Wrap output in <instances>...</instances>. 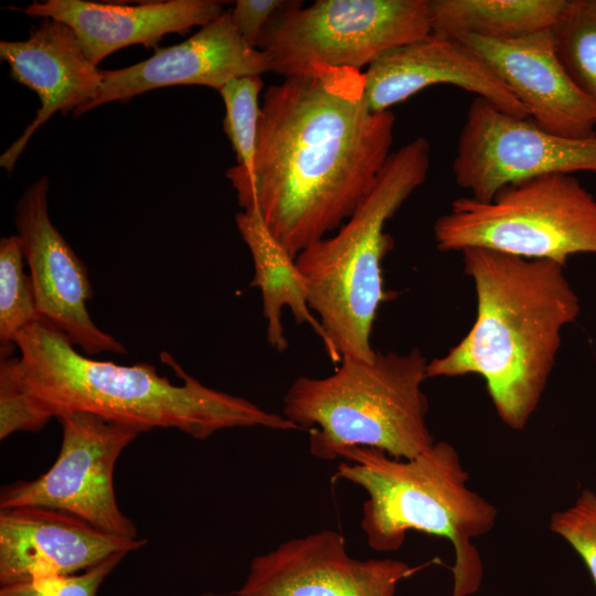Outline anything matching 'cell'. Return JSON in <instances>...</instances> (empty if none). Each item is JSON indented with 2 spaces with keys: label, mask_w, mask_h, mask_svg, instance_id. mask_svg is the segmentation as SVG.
<instances>
[{
  "label": "cell",
  "mask_w": 596,
  "mask_h": 596,
  "mask_svg": "<svg viewBox=\"0 0 596 596\" xmlns=\"http://www.w3.org/2000/svg\"><path fill=\"white\" fill-rule=\"evenodd\" d=\"M337 477L363 488L361 528L377 552L402 547L409 531L446 539L455 562L453 596L476 594L483 564L473 540L496 525L498 510L469 486L458 450L438 440L409 459H397L370 447H345L337 453Z\"/></svg>",
  "instance_id": "277c9868"
},
{
  "label": "cell",
  "mask_w": 596,
  "mask_h": 596,
  "mask_svg": "<svg viewBox=\"0 0 596 596\" xmlns=\"http://www.w3.org/2000/svg\"><path fill=\"white\" fill-rule=\"evenodd\" d=\"M235 221L253 257L251 286L260 290L270 345L280 352L288 347L281 323L284 308L290 309L297 323H308L322 340L320 322L311 312L306 280L295 258L270 233L257 210H244Z\"/></svg>",
  "instance_id": "d6986e66"
},
{
  "label": "cell",
  "mask_w": 596,
  "mask_h": 596,
  "mask_svg": "<svg viewBox=\"0 0 596 596\" xmlns=\"http://www.w3.org/2000/svg\"><path fill=\"white\" fill-rule=\"evenodd\" d=\"M567 0H428L432 33L493 40L552 29Z\"/></svg>",
  "instance_id": "ffe728a7"
},
{
  "label": "cell",
  "mask_w": 596,
  "mask_h": 596,
  "mask_svg": "<svg viewBox=\"0 0 596 596\" xmlns=\"http://www.w3.org/2000/svg\"><path fill=\"white\" fill-rule=\"evenodd\" d=\"M125 555L115 554L81 574L42 576L3 585L0 596H96L104 579Z\"/></svg>",
  "instance_id": "d4e9b609"
},
{
  "label": "cell",
  "mask_w": 596,
  "mask_h": 596,
  "mask_svg": "<svg viewBox=\"0 0 596 596\" xmlns=\"http://www.w3.org/2000/svg\"><path fill=\"white\" fill-rule=\"evenodd\" d=\"M455 38L489 64L540 127L567 138L596 135V104L567 74L552 29L507 40Z\"/></svg>",
  "instance_id": "5bb4252c"
},
{
  "label": "cell",
  "mask_w": 596,
  "mask_h": 596,
  "mask_svg": "<svg viewBox=\"0 0 596 596\" xmlns=\"http://www.w3.org/2000/svg\"><path fill=\"white\" fill-rule=\"evenodd\" d=\"M395 116L372 111L360 70L312 65L263 95L253 179L234 184L296 258L337 231L391 155Z\"/></svg>",
  "instance_id": "6da1fadb"
},
{
  "label": "cell",
  "mask_w": 596,
  "mask_h": 596,
  "mask_svg": "<svg viewBox=\"0 0 596 596\" xmlns=\"http://www.w3.org/2000/svg\"><path fill=\"white\" fill-rule=\"evenodd\" d=\"M574 172L596 174V135L562 137L480 97L470 104L456 145L453 173L457 185L471 198L489 201L507 185Z\"/></svg>",
  "instance_id": "30bf717a"
},
{
  "label": "cell",
  "mask_w": 596,
  "mask_h": 596,
  "mask_svg": "<svg viewBox=\"0 0 596 596\" xmlns=\"http://www.w3.org/2000/svg\"><path fill=\"white\" fill-rule=\"evenodd\" d=\"M365 98L383 113L433 85H453L520 118L528 113L489 64L455 36L429 35L394 47L364 72Z\"/></svg>",
  "instance_id": "2e32d148"
},
{
  "label": "cell",
  "mask_w": 596,
  "mask_h": 596,
  "mask_svg": "<svg viewBox=\"0 0 596 596\" xmlns=\"http://www.w3.org/2000/svg\"><path fill=\"white\" fill-rule=\"evenodd\" d=\"M297 3L287 0H237L232 17L243 40L257 49L270 22Z\"/></svg>",
  "instance_id": "484cf974"
},
{
  "label": "cell",
  "mask_w": 596,
  "mask_h": 596,
  "mask_svg": "<svg viewBox=\"0 0 596 596\" xmlns=\"http://www.w3.org/2000/svg\"><path fill=\"white\" fill-rule=\"evenodd\" d=\"M429 166L430 145L424 137L391 152L371 191L338 232L295 258L333 362L372 360L375 354L372 327L387 298L381 263L393 246L384 226L424 183Z\"/></svg>",
  "instance_id": "5b68a950"
},
{
  "label": "cell",
  "mask_w": 596,
  "mask_h": 596,
  "mask_svg": "<svg viewBox=\"0 0 596 596\" xmlns=\"http://www.w3.org/2000/svg\"><path fill=\"white\" fill-rule=\"evenodd\" d=\"M24 253L20 237L0 241V353L11 356L14 339L25 327L41 318L30 276L24 273Z\"/></svg>",
  "instance_id": "603a6c76"
},
{
  "label": "cell",
  "mask_w": 596,
  "mask_h": 596,
  "mask_svg": "<svg viewBox=\"0 0 596 596\" xmlns=\"http://www.w3.org/2000/svg\"><path fill=\"white\" fill-rule=\"evenodd\" d=\"M413 573L393 558L356 560L329 529L290 539L253 558L236 596H394Z\"/></svg>",
  "instance_id": "7c38bea8"
},
{
  "label": "cell",
  "mask_w": 596,
  "mask_h": 596,
  "mask_svg": "<svg viewBox=\"0 0 596 596\" xmlns=\"http://www.w3.org/2000/svg\"><path fill=\"white\" fill-rule=\"evenodd\" d=\"M23 12L68 25L94 64L132 44L155 46L166 34L183 33L220 17L213 0H169L141 4H115L84 0L33 2Z\"/></svg>",
  "instance_id": "ac0fdd59"
},
{
  "label": "cell",
  "mask_w": 596,
  "mask_h": 596,
  "mask_svg": "<svg viewBox=\"0 0 596 596\" xmlns=\"http://www.w3.org/2000/svg\"><path fill=\"white\" fill-rule=\"evenodd\" d=\"M550 530L581 557L596 588V492L584 489L571 507L553 512Z\"/></svg>",
  "instance_id": "cb8c5ba5"
},
{
  "label": "cell",
  "mask_w": 596,
  "mask_h": 596,
  "mask_svg": "<svg viewBox=\"0 0 596 596\" xmlns=\"http://www.w3.org/2000/svg\"><path fill=\"white\" fill-rule=\"evenodd\" d=\"M260 75L231 79L220 91L225 106L224 132L236 156V166L225 175L232 185L253 179L260 118Z\"/></svg>",
  "instance_id": "44dd1931"
},
{
  "label": "cell",
  "mask_w": 596,
  "mask_h": 596,
  "mask_svg": "<svg viewBox=\"0 0 596 596\" xmlns=\"http://www.w3.org/2000/svg\"><path fill=\"white\" fill-rule=\"evenodd\" d=\"M46 177L29 185L18 200L14 225L30 269L38 311L87 355L127 353L92 320L86 304L94 296L88 272L49 214Z\"/></svg>",
  "instance_id": "8fae6325"
},
{
  "label": "cell",
  "mask_w": 596,
  "mask_h": 596,
  "mask_svg": "<svg viewBox=\"0 0 596 596\" xmlns=\"http://www.w3.org/2000/svg\"><path fill=\"white\" fill-rule=\"evenodd\" d=\"M461 255L476 319L459 343L428 361L427 377L481 376L500 421L522 430L545 392L562 331L579 316V298L557 262L478 247Z\"/></svg>",
  "instance_id": "3957f363"
},
{
  "label": "cell",
  "mask_w": 596,
  "mask_h": 596,
  "mask_svg": "<svg viewBox=\"0 0 596 596\" xmlns=\"http://www.w3.org/2000/svg\"><path fill=\"white\" fill-rule=\"evenodd\" d=\"M552 33L567 74L596 104V0H567Z\"/></svg>",
  "instance_id": "7402d4cb"
},
{
  "label": "cell",
  "mask_w": 596,
  "mask_h": 596,
  "mask_svg": "<svg viewBox=\"0 0 596 596\" xmlns=\"http://www.w3.org/2000/svg\"><path fill=\"white\" fill-rule=\"evenodd\" d=\"M14 344L20 356L0 360L1 440L38 432L70 412L95 414L138 433L174 428L201 440L234 427L302 430L285 416L202 384L167 352L161 361L182 384L148 363L120 365L82 355L43 318L21 330Z\"/></svg>",
  "instance_id": "7a4b0ae2"
},
{
  "label": "cell",
  "mask_w": 596,
  "mask_h": 596,
  "mask_svg": "<svg viewBox=\"0 0 596 596\" xmlns=\"http://www.w3.org/2000/svg\"><path fill=\"white\" fill-rule=\"evenodd\" d=\"M0 58L11 78L34 91L40 100L34 119L1 155L9 173L34 132L55 113L73 114L98 92L103 71L85 55L74 31L63 22L42 19L23 41H1Z\"/></svg>",
  "instance_id": "e0dca14e"
},
{
  "label": "cell",
  "mask_w": 596,
  "mask_h": 596,
  "mask_svg": "<svg viewBox=\"0 0 596 596\" xmlns=\"http://www.w3.org/2000/svg\"><path fill=\"white\" fill-rule=\"evenodd\" d=\"M434 238L444 253L478 247L565 265L572 255L596 254V199L573 174H545L489 201L455 199Z\"/></svg>",
  "instance_id": "52a82bcc"
},
{
  "label": "cell",
  "mask_w": 596,
  "mask_h": 596,
  "mask_svg": "<svg viewBox=\"0 0 596 596\" xmlns=\"http://www.w3.org/2000/svg\"><path fill=\"white\" fill-rule=\"evenodd\" d=\"M302 1L277 15L259 47L285 77L312 65L369 66L383 53L432 33L428 0Z\"/></svg>",
  "instance_id": "ba28073f"
},
{
  "label": "cell",
  "mask_w": 596,
  "mask_h": 596,
  "mask_svg": "<svg viewBox=\"0 0 596 596\" xmlns=\"http://www.w3.org/2000/svg\"><path fill=\"white\" fill-rule=\"evenodd\" d=\"M268 71L266 53L243 40L227 10L177 45L157 49L135 65L103 71L98 92L74 116L160 87L203 85L220 91L231 79Z\"/></svg>",
  "instance_id": "4fadbf2b"
},
{
  "label": "cell",
  "mask_w": 596,
  "mask_h": 596,
  "mask_svg": "<svg viewBox=\"0 0 596 596\" xmlns=\"http://www.w3.org/2000/svg\"><path fill=\"white\" fill-rule=\"evenodd\" d=\"M145 544V539L109 534L55 509H0V585L74 575Z\"/></svg>",
  "instance_id": "9a60e30c"
},
{
  "label": "cell",
  "mask_w": 596,
  "mask_h": 596,
  "mask_svg": "<svg viewBox=\"0 0 596 596\" xmlns=\"http://www.w3.org/2000/svg\"><path fill=\"white\" fill-rule=\"evenodd\" d=\"M57 419L63 438L54 464L36 479L3 487L0 509H55L106 533L138 539L135 523L117 504L114 470L123 450L140 433L86 412L65 413Z\"/></svg>",
  "instance_id": "9c48e42d"
},
{
  "label": "cell",
  "mask_w": 596,
  "mask_h": 596,
  "mask_svg": "<svg viewBox=\"0 0 596 596\" xmlns=\"http://www.w3.org/2000/svg\"><path fill=\"white\" fill-rule=\"evenodd\" d=\"M324 377H298L284 396V416L310 430V453L337 459L345 447H370L409 459L436 441L427 426L426 356L375 351L372 360L344 358Z\"/></svg>",
  "instance_id": "8992f818"
}]
</instances>
